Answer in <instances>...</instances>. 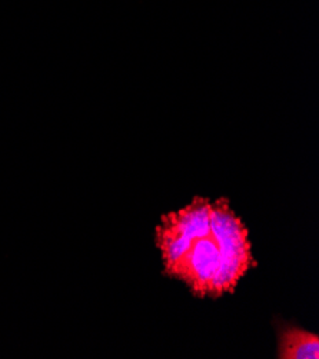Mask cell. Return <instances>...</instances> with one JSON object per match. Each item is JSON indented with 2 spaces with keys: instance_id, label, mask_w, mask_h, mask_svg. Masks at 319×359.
<instances>
[{
  "instance_id": "6da1fadb",
  "label": "cell",
  "mask_w": 319,
  "mask_h": 359,
  "mask_svg": "<svg viewBox=\"0 0 319 359\" xmlns=\"http://www.w3.org/2000/svg\"><path fill=\"white\" fill-rule=\"evenodd\" d=\"M154 242L162 275L184 283L198 299L233 295L258 266L250 229L225 196L196 195L188 205L161 215Z\"/></svg>"
},
{
  "instance_id": "7a4b0ae2",
  "label": "cell",
  "mask_w": 319,
  "mask_h": 359,
  "mask_svg": "<svg viewBox=\"0 0 319 359\" xmlns=\"http://www.w3.org/2000/svg\"><path fill=\"white\" fill-rule=\"evenodd\" d=\"M278 359H318L319 337L302 327L282 324L278 331Z\"/></svg>"
}]
</instances>
